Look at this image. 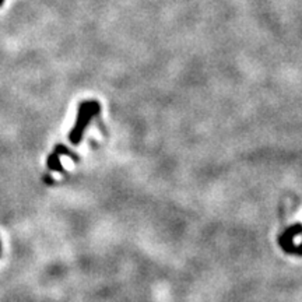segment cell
I'll use <instances>...</instances> for the list:
<instances>
[{
  "label": "cell",
  "mask_w": 302,
  "mask_h": 302,
  "mask_svg": "<svg viewBox=\"0 0 302 302\" xmlns=\"http://www.w3.org/2000/svg\"><path fill=\"white\" fill-rule=\"evenodd\" d=\"M101 106L97 101H84L79 106V114H77V119H76V126L73 128V130L70 131V141L73 144L80 143V140L83 137V131L87 128V125L90 123V121L99 114Z\"/></svg>",
  "instance_id": "1"
},
{
  "label": "cell",
  "mask_w": 302,
  "mask_h": 302,
  "mask_svg": "<svg viewBox=\"0 0 302 302\" xmlns=\"http://www.w3.org/2000/svg\"><path fill=\"white\" fill-rule=\"evenodd\" d=\"M302 234V224H295V225H293V227H290V228H287L283 234H281V237L278 238V242H287V241H294V238L297 237V235H301Z\"/></svg>",
  "instance_id": "2"
},
{
  "label": "cell",
  "mask_w": 302,
  "mask_h": 302,
  "mask_svg": "<svg viewBox=\"0 0 302 302\" xmlns=\"http://www.w3.org/2000/svg\"><path fill=\"white\" fill-rule=\"evenodd\" d=\"M48 167H49L52 171H63V167H62V164H60V160H59V154H57V153H53V154L49 155V158H48Z\"/></svg>",
  "instance_id": "3"
},
{
  "label": "cell",
  "mask_w": 302,
  "mask_h": 302,
  "mask_svg": "<svg viewBox=\"0 0 302 302\" xmlns=\"http://www.w3.org/2000/svg\"><path fill=\"white\" fill-rule=\"evenodd\" d=\"M55 153H57V154H60V153H62V154L70 155V157H72V158H73L74 161H77V157H76V155H74L73 153H70V151H69V150H67V148H65V147H63V146H62V144H59V146H57V147L55 148Z\"/></svg>",
  "instance_id": "4"
},
{
  "label": "cell",
  "mask_w": 302,
  "mask_h": 302,
  "mask_svg": "<svg viewBox=\"0 0 302 302\" xmlns=\"http://www.w3.org/2000/svg\"><path fill=\"white\" fill-rule=\"evenodd\" d=\"M293 255H297V256H302V242L300 245H295L294 248V253Z\"/></svg>",
  "instance_id": "5"
}]
</instances>
